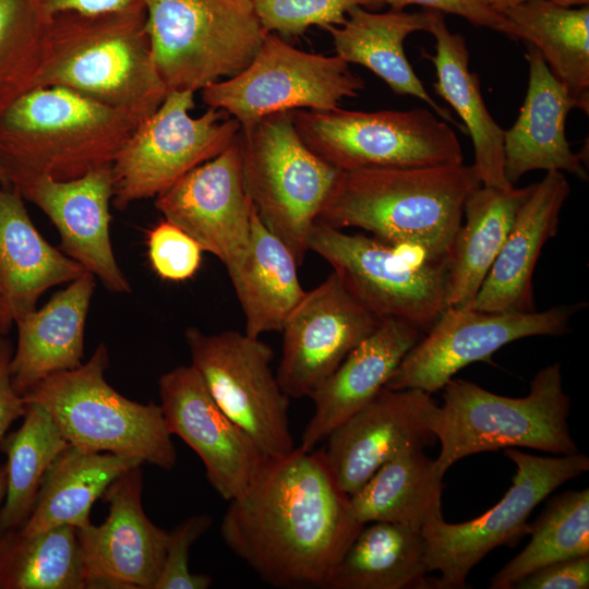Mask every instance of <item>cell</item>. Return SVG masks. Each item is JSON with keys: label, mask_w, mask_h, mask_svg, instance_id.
<instances>
[{"label": "cell", "mask_w": 589, "mask_h": 589, "mask_svg": "<svg viewBox=\"0 0 589 589\" xmlns=\"http://www.w3.org/2000/svg\"><path fill=\"white\" fill-rule=\"evenodd\" d=\"M533 184L480 185L468 197L446 260V306L470 308Z\"/></svg>", "instance_id": "29"}, {"label": "cell", "mask_w": 589, "mask_h": 589, "mask_svg": "<svg viewBox=\"0 0 589 589\" xmlns=\"http://www.w3.org/2000/svg\"><path fill=\"white\" fill-rule=\"evenodd\" d=\"M14 323L0 286V334L7 335Z\"/></svg>", "instance_id": "47"}, {"label": "cell", "mask_w": 589, "mask_h": 589, "mask_svg": "<svg viewBox=\"0 0 589 589\" xmlns=\"http://www.w3.org/2000/svg\"><path fill=\"white\" fill-rule=\"evenodd\" d=\"M429 32L435 39V53L421 50L435 68L434 92L447 101L464 123L474 152L472 167L485 187L509 188L504 173V129L493 119L481 93L479 75L469 69V49L460 33H453L444 13L424 9Z\"/></svg>", "instance_id": "26"}, {"label": "cell", "mask_w": 589, "mask_h": 589, "mask_svg": "<svg viewBox=\"0 0 589 589\" xmlns=\"http://www.w3.org/2000/svg\"><path fill=\"white\" fill-rule=\"evenodd\" d=\"M145 11L152 57L168 92L195 93L239 74L268 34L252 0H147Z\"/></svg>", "instance_id": "7"}, {"label": "cell", "mask_w": 589, "mask_h": 589, "mask_svg": "<svg viewBox=\"0 0 589 589\" xmlns=\"http://www.w3.org/2000/svg\"><path fill=\"white\" fill-rule=\"evenodd\" d=\"M255 12L266 32L284 37L302 35L310 26L326 29L344 24L354 7L376 11L384 0H252Z\"/></svg>", "instance_id": "39"}, {"label": "cell", "mask_w": 589, "mask_h": 589, "mask_svg": "<svg viewBox=\"0 0 589 589\" xmlns=\"http://www.w3.org/2000/svg\"><path fill=\"white\" fill-rule=\"evenodd\" d=\"M425 543L420 529L374 521L363 525L335 566L328 589H426Z\"/></svg>", "instance_id": "32"}, {"label": "cell", "mask_w": 589, "mask_h": 589, "mask_svg": "<svg viewBox=\"0 0 589 589\" xmlns=\"http://www.w3.org/2000/svg\"><path fill=\"white\" fill-rule=\"evenodd\" d=\"M364 85L337 55L302 51L268 33L244 70L204 87L201 97L245 127L277 112L335 110Z\"/></svg>", "instance_id": "12"}, {"label": "cell", "mask_w": 589, "mask_h": 589, "mask_svg": "<svg viewBox=\"0 0 589 589\" xmlns=\"http://www.w3.org/2000/svg\"><path fill=\"white\" fill-rule=\"evenodd\" d=\"M139 122L62 86H38L0 111V160L17 190L43 176L72 180L112 165Z\"/></svg>", "instance_id": "4"}, {"label": "cell", "mask_w": 589, "mask_h": 589, "mask_svg": "<svg viewBox=\"0 0 589 589\" xmlns=\"http://www.w3.org/2000/svg\"><path fill=\"white\" fill-rule=\"evenodd\" d=\"M155 207L227 272L239 266L248 251L252 203L242 172L237 139L215 158L195 167L155 197Z\"/></svg>", "instance_id": "18"}, {"label": "cell", "mask_w": 589, "mask_h": 589, "mask_svg": "<svg viewBox=\"0 0 589 589\" xmlns=\"http://www.w3.org/2000/svg\"><path fill=\"white\" fill-rule=\"evenodd\" d=\"M290 113L303 143L340 171L464 163L454 129L428 108Z\"/></svg>", "instance_id": "9"}, {"label": "cell", "mask_w": 589, "mask_h": 589, "mask_svg": "<svg viewBox=\"0 0 589 589\" xmlns=\"http://www.w3.org/2000/svg\"><path fill=\"white\" fill-rule=\"evenodd\" d=\"M381 321L332 272L285 321L276 373L283 390L292 398L310 396Z\"/></svg>", "instance_id": "16"}, {"label": "cell", "mask_w": 589, "mask_h": 589, "mask_svg": "<svg viewBox=\"0 0 589 589\" xmlns=\"http://www.w3.org/2000/svg\"><path fill=\"white\" fill-rule=\"evenodd\" d=\"M108 363V349L99 344L85 363L34 385L22 395L24 401L41 406L70 445L172 469L177 452L160 406L133 401L112 388L105 378Z\"/></svg>", "instance_id": "6"}, {"label": "cell", "mask_w": 589, "mask_h": 589, "mask_svg": "<svg viewBox=\"0 0 589 589\" xmlns=\"http://www.w3.org/2000/svg\"><path fill=\"white\" fill-rule=\"evenodd\" d=\"M158 390L168 432L196 453L224 500L241 495L267 459L255 442L221 410L191 364L164 373Z\"/></svg>", "instance_id": "17"}, {"label": "cell", "mask_w": 589, "mask_h": 589, "mask_svg": "<svg viewBox=\"0 0 589 589\" xmlns=\"http://www.w3.org/2000/svg\"><path fill=\"white\" fill-rule=\"evenodd\" d=\"M147 0H32L41 16L49 21L63 12L104 14L145 9Z\"/></svg>", "instance_id": "45"}, {"label": "cell", "mask_w": 589, "mask_h": 589, "mask_svg": "<svg viewBox=\"0 0 589 589\" xmlns=\"http://www.w3.org/2000/svg\"><path fill=\"white\" fill-rule=\"evenodd\" d=\"M194 107V92L170 91L136 125L111 166L116 208L156 197L233 143L240 130L235 118L213 107L193 118Z\"/></svg>", "instance_id": "11"}, {"label": "cell", "mask_w": 589, "mask_h": 589, "mask_svg": "<svg viewBox=\"0 0 589 589\" xmlns=\"http://www.w3.org/2000/svg\"><path fill=\"white\" fill-rule=\"evenodd\" d=\"M0 185L9 187L5 175H4V171H3V168H2V165H1V160H0Z\"/></svg>", "instance_id": "49"}, {"label": "cell", "mask_w": 589, "mask_h": 589, "mask_svg": "<svg viewBox=\"0 0 589 589\" xmlns=\"http://www.w3.org/2000/svg\"><path fill=\"white\" fill-rule=\"evenodd\" d=\"M443 474L423 448L405 450L383 464L352 495L350 503L362 524L385 521L422 530L443 518Z\"/></svg>", "instance_id": "33"}, {"label": "cell", "mask_w": 589, "mask_h": 589, "mask_svg": "<svg viewBox=\"0 0 589 589\" xmlns=\"http://www.w3.org/2000/svg\"><path fill=\"white\" fill-rule=\"evenodd\" d=\"M141 465L134 458L69 445L46 471L34 507L17 531L32 536L58 526L89 525L94 502L120 474Z\"/></svg>", "instance_id": "31"}, {"label": "cell", "mask_w": 589, "mask_h": 589, "mask_svg": "<svg viewBox=\"0 0 589 589\" xmlns=\"http://www.w3.org/2000/svg\"><path fill=\"white\" fill-rule=\"evenodd\" d=\"M428 27L425 10L421 12H375L354 7L344 24L329 26L338 57L347 63L369 69L382 79L393 93L409 95L425 103L440 118L460 128L450 112L440 106L413 71L404 49L406 38Z\"/></svg>", "instance_id": "28"}, {"label": "cell", "mask_w": 589, "mask_h": 589, "mask_svg": "<svg viewBox=\"0 0 589 589\" xmlns=\"http://www.w3.org/2000/svg\"><path fill=\"white\" fill-rule=\"evenodd\" d=\"M478 1L497 13H502L504 10L518 5L528 0H478ZM552 1L562 5H566V7H576V5L579 7V5L589 4V0H552Z\"/></svg>", "instance_id": "46"}, {"label": "cell", "mask_w": 589, "mask_h": 589, "mask_svg": "<svg viewBox=\"0 0 589 589\" xmlns=\"http://www.w3.org/2000/svg\"><path fill=\"white\" fill-rule=\"evenodd\" d=\"M437 409L423 390L384 387L325 440V461L340 489L350 496L390 458L432 445Z\"/></svg>", "instance_id": "19"}, {"label": "cell", "mask_w": 589, "mask_h": 589, "mask_svg": "<svg viewBox=\"0 0 589 589\" xmlns=\"http://www.w3.org/2000/svg\"><path fill=\"white\" fill-rule=\"evenodd\" d=\"M570 193L562 171H546L520 206L471 308L484 312L536 310L533 273L544 244L555 237Z\"/></svg>", "instance_id": "23"}, {"label": "cell", "mask_w": 589, "mask_h": 589, "mask_svg": "<svg viewBox=\"0 0 589 589\" xmlns=\"http://www.w3.org/2000/svg\"><path fill=\"white\" fill-rule=\"evenodd\" d=\"M96 277L85 272L39 310L15 322L16 349L11 359L15 390L24 395L45 377L82 364L84 332Z\"/></svg>", "instance_id": "25"}, {"label": "cell", "mask_w": 589, "mask_h": 589, "mask_svg": "<svg viewBox=\"0 0 589 589\" xmlns=\"http://www.w3.org/2000/svg\"><path fill=\"white\" fill-rule=\"evenodd\" d=\"M392 10L401 11L409 5L458 15L477 26L486 27L517 40L515 27L501 14L478 0H384Z\"/></svg>", "instance_id": "42"}, {"label": "cell", "mask_w": 589, "mask_h": 589, "mask_svg": "<svg viewBox=\"0 0 589 589\" xmlns=\"http://www.w3.org/2000/svg\"><path fill=\"white\" fill-rule=\"evenodd\" d=\"M47 22L32 0H0V111L35 87Z\"/></svg>", "instance_id": "38"}, {"label": "cell", "mask_w": 589, "mask_h": 589, "mask_svg": "<svg viewBox=\"0 0 589 589\" xmlns=\"http://www.w3.org/2000/svg\"><path fill=\"white\" fill-rule=\"evenodd\" d=\"M5 492H7V469L4 465V466H0V539L3 536V530L1 527V508L3 505L4 497H5Z\"/></svg>", "instance_id": "48"}, {"label": "cell", "mask_w": 589, "mask_h": 589, "mask_svg": "<svg viewBox=\"0 0 589 589\" xmlns=\"http://www.w3.org/2000/svg\"><path fill=\"white\" fill-rule=\"evenodd\" d=\"M141 466L120 474L105 491L106 520L77 529L85 588L154 589L163 568L168 531L154 525L142 506Z\"/></svg>", "instance_id": "20"}, {"label": "cell", "mask_w": 589, "mask_h": 589, "mask_svg": "<svg viewBox=\"0 0 589 589\" xmlns=\"http://www.w3.org/2000/svg\"><path fill=\"white\" fill-rule=\"evenodd\" d=\"M505 456L515 464L516 473L512 486L494 507L469 521L448 524L440 518L422 528L429 570L441 574L433 581L434 588H465L469 572L489 552L514 544L529 533L527 520L542 500L589 470L588 456L579 452L544 457L507 447Z\"/></svg>", "instance_id": "13"}, {"label": "cell", "mask_w": 589, "mask_h": 589, "mask_svg": "<svg viewBox=\"0 0 589 589\" xmlns=\"http://www.w3.org/2000/svg\"><path fill=\"white\" fill-rule=\"evenodd\" d=\"M434 420L441 452V474L467 456L507 447L546 453H578L568 426L569 396L564 392L558 362L541 369L526 397L494 394L466 380H449Z\"/></svg>", "instance_id": "5"}, {"label": "cell", "mask_w": 589, "mask_h": 589, "mask_svg": "<svg viewBox=\"0 0 589 589\" xmlns=\"http://www.w3.org/2000/svg\"><path fill=\"white\" fill-rule=\"evenodd\" d=\"M191 365L221 410L267 458L290 454L289 396L272 370L274 351L260 338L237 330L206 334L188 327Z\"/></svg>", "instance_id": "14"}, {"label": "cell", "mask_w": 589, "mask_h": 589, "mask_svg": "<svg viewBox=\"0 0 589 589\" xmlns=\"http://www.w3.org/2000/svg\"><path fill=\"white\" fill-rule=\"evenodd\" d=\"M517 40L533 46L553 75L589 112V4L578 8L552 0H528L501 13Z\"/></svg>", "instance_id": "34"}, {"label": "cell", "mask_w": 589, "mask_h": 589, "mask_svg": "<svg viewBox=\"0 0 589 589\" xmlns=\"http://www.w3.org/2000/svg\"><path fill=\"white\" fill-rule=\"evenodd\" d=\"M86 574L77 529L58 526L0 539V589H85Z\"/></svg>", "instance_id": "35"}, {"label": "cell", "mask_w": 589, "mask_h": 589, "mask_svg": "<svg viewBox=\"0 0 589 589\" xmlns=\"http://www.w3.org/2000/svg\"><path fill=\"white\" fill-rule=\"evenodd\" d=\"M586 302L560 304L544 311L484 312L446 306L426 334L405 354L385 387L441 390L462 368L490 362L503 346L530 336H561Z\"/></svg>", "instance_id": "15"}, {"label": "cell", "mask_w": 589, "mask_h": 589, "mask_svg": "<svg viewBox=\"0 0 589 589\" xmlns=\"http://www.w3.org/2000/svg\"><path fill=\"white\" fill-rule=\"evenodd\" d=\"M38 86H62L122 110L139 123L168 91L151 52L146 11L63 12L46 24Z\"/></svg>", "instance_id": "3"}, {"label": "cell", "mask_w": 589, "mask_h": 589, "mask_svg": "<svg viewBox=\"0 0 589 589\" xmlns=\"http://www.w3.org/2000/svg\"><path fill=\"white\" fill-rule=\"evenodd\" d=\"M212 525L206 514L193 515L168 531L166 554L154 589H207L212 578L204 574H193L189 568L192 544Z\"/></svg>", "instance_id": "41"}, {"label": "cell", "mask_w": 589, "mask_h": 589, "mask_svg": "<svg viewBox=\"0 0 589 589\" xmlns=\"http://www.w3.org/2000/svg\"><path fill=\"white\" fill-rule=\"evenodd\" d=\"M298 266L290 249L252 207L247 254L239 266L228 272L245 318L247 335L260 338L266 333L281 332L286 318L306 292L300 284Z\"/></svg>", "instance_id": "30"}, {"label": "cell", "mask_w": 589, "mask_h": 589, "mask_svg": "<svg viewBox=\"0 0 589 589\" xmlns=\"http://www.w3.org/2000/svg\"><path fill=\"white\" fill-rule=\"evenodd\" d=\"M529 533L528 545L491 578V589H513L541 567L589 555V490L566 491L552 498Z\"/></svg>", "instance_id": "37"}, {"label": "cell", "mask_w": 589, "mask_h": 589, "mask_svg": "<svg viewBox=\"0 0 589 589\" xmlns=\"http://www.w3.org/2000/svg\"><path fill=\"white\" fill-rule=\"evenodd\" d=\"M587 589L589 555L558 561L518 580L513 589Z\"/></svg>", "instance_id": "43"}, {"label": "cell", "mask_w": 589, "mask_h": 589, "mask_svg": "<svg viewBox=\"0 0 589 589\" xmlns=\"http://www.w3.org/2000/svg\"><path fill=\"white\" fill-rule=\"evenodd\" d=\"M13 349L5 335L0 334V444L10 425L26 411V404L13 384L11 359Z\"/></svg>", "instance_id": "44"}, {"label": "cell", "mask_w": 589, "mask_h": 589, "mask_svg": "<svg viewBox=\"0 0 589 589\" xmlns=\"http://www.w3.org/2000/svg\"><path fill=\"white\" fill-rule=\"evenodd\" d=\"M529 68L528 87L518 118L504 130V173L515 185L533 170L566 171L581 181L588 171L581 154L572 151L566 120L578 101L553 75L540 52L526 43Z\"/></svg>", "instance_id": "22"}, {"label": "cell", "mask_w": 589, "mask_h": 589, "mask_svg": "<svg viewBox=\"0 0 589 589\" xmlns=\"http://www.w3.org/2000/svg\"><path fill=\"white\" fill-rule=\"evenodd\" d=\"M309 251L324 259L349 293L378 318L425 333L446 308V265L429 262L375 237L316 221Z\"/></svg>", "instance_id": "10"}, {"label": "cell", "mask_w": 589, "mask_h": 589, "mask_svg": "<svg viewBox=\"0 0 589 589\" xmlns=\"http://www.w3.org/2000/svg\"><path fill=\"white\" fill-rule=\"evenodd\" d=\"M481 185L472 165L341 171L316 221L359 228L446 265L465 204Z\"/></svg>", "instance_id": "2"}, {"label": "cell", "mask_w": 589, "mask_h": 589, "mask_svg": "<svg viewBox=\"0 0 589 589\" xmlns=\"http://www.w3.org/2000/svg\"><path fill=\"white\" fill-rule=\"evenodd\" d=\"M423 334L405 321L382 318L377 328L309 396L314 412L301 434L299 447L313 450L372 400Z\"/></svg>", "instance_id": "24"}, {"label": "cell", "mask_w": 589, "mask_h": 589, "mask_svg": "<svg viewBox=\"0 0 589 589\" xmlns=\"http://www.w3.org/2000/svg\"><path fill=\"white\" fill-rule=\"evenodd\" d=\"M112 165L72 180L38 177L19 188L51 220L61 238L62 252L116 293H130L110 239L109 204L113 195Z\"/></svg>", "instance_id": "21"}, {"label": "cell", "mask_w": 589, "mask_h": 589, "mask_svg": "<svg viewBox=\"0 0 589 589\" xmlns=\"http://www.w3.org/2000/svg\"><path fill=\"white\" fill-rule=\"evenodd\" d=\"M238 142L251 203L300 266L310 231L341 171L303 143L290 111L240 127Z\"/></svg>", "instance_id": "8"}, {"label": "cell", "mask_w": 589, "mask_h": 589, "mask_svg": "<svg viewBox=\"0 0 589 589\" xmlns=\"http://www.w3.org/2000/svg\"><path fill=\"white\" fill-rule=\"evenodd\" d=\"M147 247L151 265L163 279L182 281L191 278L200 268L201 245L166 219L148 232Z\"/></svg>", "instance_id": "40"}, {"label": "cell", "mask_w": 589, "mask_h": 589, "mask_svg": "<svg viewBox=\"0 0 589 589\" xmlns=\"http://www.w3.org/2000/svg\"><path fill=\"white\" fill-rule=\"evenodd\" d=\"M229 502L220 525L225 544L276 588H326L363 527L322 449L298 446L267 458Z\"/></svg>", "instance_id": "1"}, {"label": "cell", "mask_w": 589, "mask_h": 589, "mask_svg": "<svg viewBox=\"0 0 589 589\" xmlns=\"http://www.w3.org/2000/svg\"><path fill=\"white\" fill-rule=\"evenodd\" d=\"M85 272L45 240L20 192L0 185V286L14 323L36 310L46 290Z\"/></svg>", "instance_id": "27"}, {"label": "cell", "mask_w": 589, "mask_h": 589, "mask_svg": "<svg viewBox=\"0 0 589 589\" xmlns=\"http://www.w3.org/2000/svg\"><path fill=\"white\" fill-rule=\"evenodd\" d=\"M25 404L22 425L1 442L8 457L7 492L1 508L3 532L23 526L34 507L46 471L70 445L41 406Z\"/></svg>", "instance_id": "36"}]
</instances>
